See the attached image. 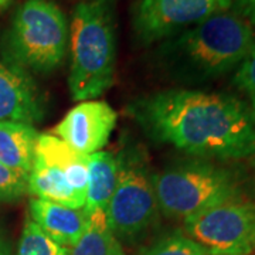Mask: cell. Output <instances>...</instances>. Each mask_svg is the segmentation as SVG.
<instances>
[{
	"label": "cell",
	"instance_id": "cell-1",
	"mask_svg": "<svg viewBox=\"0 0 255 255\" xmlns=\"http://www.w3.org/2000/svg\"><path fill=\"white\" fill-rule=\"evenodd\" d=\"M132 114L152 139L187 155L221 160L255 155L251 112L236 97L173 88L140 98Z\"/></svg>",
	"mask_w": 255,
	"mask_h": 255
},
{
	"label": "cell",
	"instance_id": "cell-2",
	"mask_svg": "<svg viewBox=\"0 0 255 255\" xmlns=\"http://www.w3.org/2000/svg\"><path fill=\"white\" fill-rule=\"evenodd\" d=\"M254 40L253 26L227 10L167 38L159 48L157 58L176 75L210 80L243 63Z\"/></svg>",
	"mask_w": 255,
	"mask_h": 255
},
{
	"label": "cell",
	"instance_id": "cell-3",
	"mask_svg": "<svg viewBox=\"0 0 255 255\" xmlns=\"http://www.w3.org/2000/svg\"><path fill=\"white\" fill-rule=\"evenodd\" d=\"M114 0H84L73 11L68 87L77 102L95 100L115 78L117 43Z\"/></svg>",
	"mask_w": 255,
	"mask_h": 255
},
{
	"label": "cell",
	"instance_id": "cell-4",
	"mask_svg": "<svg viewBox=\"0 0 255 255\" xmlns=\"http://www.w3.org/2000/svg\"><path fill=\"white\" fill-rule=\"evenodd\" d=\"M68 40L67 17L53 0H24L3 38V58L28 74L47 75L63 65Z\"/></svg>",
	"mask_w": 255,
	"mask_h": 255
},
{
	"label": "cell",
	"instance_id": "cell-5",
	"mask_svg": "<svg viewBox=\"0 0 255 255\" xmlns=\"http://www.w3.org/2000/svg\"><path fill=\"white\" fill-rule=\"evenodd\" d=\"M156 200L166 217L189 219L224 201L243 197L236 174L206 160L177 163L153 174Z\"/></svg>",
	"mask_w": 255,
	"mask_h": 255
},
{
	"label": "cell",
	"instance_id": "cell-6",
	"mask_svg": "<svg viewBox=\"0 0 255 255\" xmlns=\"http://www.w3.org/2000/svg\"><path fill=\"white\" fill-rule=\"evenodd\" d=\"M117 159L118 180L105 216L118 240H133L152 226L159 210L153 174L137 147H125Z\"/></svg>",
	"mask_w": 255,
	"mask_h": 255
},
{
	"label": "cell",
	"instance_id": "cell-7",
	"mask_svg": "<svg viewBox=\"0 0 255 255\" xmlns=\"http://www.w3.org/2000/svg\"><path fill=\"white\" fill-rule=\"evenodd\" d=\"M184 231L209 254L251 255L255 251V201L228 200L184 220Z\"/></svg>",
	"mask_w": 255,
	"mask_h": 255
},
{
	"label": "cell",
	"instance_id": "cell-8",
	"mask_svg": "<svg viewBox=\"0 0 255 255\" xmlns=\"http://www.w3.org/2000/svg\"><path fill=\"white\" fill-rule=\"evenodd\" d=\"M234 0H140L133 16L139 43L149 46L182 33L221 11Z\"/></svg>",
	"mask_w": 255,
	"mask_h": 255
},
{
	"label": "cell",
	"instance_id": "cell-9",
	"mask_svg": "<svg viewBox=\"0 0 255 255\" xmlns=\"http://www.w3.org/2000/svg\"><path fill=\"white\" fill-rule=\"evenodd\" d=\"M118 115L105 101H82L54 128V135L74 150L90 156L101 152L117 127Z\"/></svg>",
	"mask_w": 255,
	"mask_h": 255
},
{
	"label": "cell",
	"instance_id": "cell-10",
	"mask_svg": "<svg viewBox=\"0 0 255 255\" xmlns=\"http://www.w3.org/2000/svg\"><path fill=\"white\" fill-rule=\"evenodd\" d=\"M44 117V104L30 74L0 58V121L34 125Z\"/></svg>",
	"mask_w": 255,
	"mask_h": 255
},
{
	"label": "cell",
	"instance_id": "cell-11",
	"mask_svg": "<svg viewBox=\"0 0 255 255\" xmlns=\"http://www.w3.org/2000/svg\"><path fill=\"white\" fill-rule=\"evenodd\" d=\"M30 219L57 244L71 248L82 237L88 226L84 209H74L54 201L31 199L28 203Z\"/></svg>",
	"mask_w": 255,
	"mask_h": 255
},
{
	"label": "cell",
	"instance_id": "cell-12",
	"mask_svg": "<svg viewBox=\"0 0 255 255\" xmlns=\"http://www.w3.org/2000/svg\"><path fill=\"white\" fill-rule=\"evenodd\" d=\"M37 156L47 164L58 169L67 182L85 200L88 182V156L74 150L54 133H40Z\"/></svg>",
	"mask_w": 255,
	"mask_h": 255
},
{
	"label": "cell",
	"instance_id": "cell-13",
	"mask_svg": "<svg viewBox=\"0 0 255 255\" xmlns=\"http://www.w3.org/2000/svg\"><path fill=\"white\" fill-rule=\"evenodd\" d=\"M38 132L30 124L0 121V163L28 174L37 155Z\"/></svg>",
	"mask_w": 255,
	"mask_h": 255
},
{
	"label": "cell",
	"instance_id": "cell-14",
	"mask_svg": "<svg viewBox=\"0 0 255 255\" xmlns=\"http://www.w3.org/2000/svg\"><path fill=\"white\" fill-rule=\"evenodd\" d=\"M118 180V159L111 152H97L88 156V182L84 210L87 214L105 211Z\"/></svg>",
	"mask_w": 255,
	"mask_h": 255
},
{
	"label": "cell",
	"instance_id": "cell-15",
	"mask_svg": "<svg viewBox=\"0 0 255 255\" xmlns=\"http://www.w3.org/2000/svg\"><path fill=\"white\" fill-rule=\"evenodd\" d=\"M27 193L34 199L54 201L74 209H84V197L70 186L65 176L37 155L31 172L28 173Z\"/></svg>",
	"mask_w": 255,
	"mask_h": 255
},
{
	"label": "cell",
	"instance_id": "cell-16",
	"mask_svg": "<svg viewBox=\"0 0 255 255\" xmlns=\"http://www.w3.org/2000/svg\"><path fill=\"white\" fill-rule=\"evenodd\" d=\"M88 217L87 230L68 250L70 255H127L121 241L108 226L105 211H95Z\"/></svg>",
	"mask_w": 255,
	"mask_h": 255
},
{
	"label": "cell",
	"instance_id": "cell-17",
	"mask_svg": "<svg viewBox=\"0 0 255 255\" xmlns=\"http://www.w3.org/2000/svg\"><path fill=\"white\" fill-rule=\"evenodd\" d=\"M16 255H70L68 248L57 244L31 219L26 220Z\"/></svg>",
	"mask_w": 255,
	"mask_h": 255
},
{
	"label": "cell",
	"instance_id": "cell-18",
	"mask_svg": "<svg viewBox=\"0 0 255 255\" xmlns=\"http://www.w3.org/2000/svg\"><path fill=\"white\" fill-rule=\"evenodd\" d=\"M142 255H210L209 251L187 234L174 231L157 238Z\"/></svg>",
	"mask_w": 255,
	"mask_h": 255
},
{
	"label": "cell",
	"instance_id": "cell-19",
	"mask_svg": "<svg viewBox=\"0 0 255 255\" xmlns=\"http://www.w3.org/2000/svg\"><path fill=\"white\" fill-rule=\"evenodd\" d=\"M28 174L0 163V201H16L27 193Z\"/></svg>",
	"mask_w": 255,
	"mask_h": 255
},
{
	"label": "cell",
	"instance_id": "cell-20",
	"mask_svg": "<svg viewBox=\"0 0 255 255\" xmlns=\"http://www.w3.org/2000/svg\"><path fill=\"white\" fill-rule=\"evenodd\" d=\"M234 84L241 91L247 92L250 98H255V40L246 58L238 65Z\"/></svg>",
	"mask_w": 255,
	"mask_h": 255
},
{
	"label": "cell",
	"instance_id": "cell-21",
	"mask_svg": "<svg viewBox=\"0 0 255 255\" xmlns=\"http://www.w3.org/2000/svg\"><path fill=\"white\" fill-rule=\"evenodd\" d=\"M233 13L243 17L248 21L251 26L255 24V0H234L233 6Z\"/></svg>",
	"mask_w": 255,
	"mask_h": 255
},
{
	"label": "cell",
	"instance_id": "cell-22",
	"mask_svg": "<svg viewBox=\"0 0 255 255\" xmlns=\"http://www.w3.org/2000/svg\"><path fill=\"white\" fill-rule=\"evenodd\" d=\"M0 255H11L9 243L0 236Z\"/></svg>",
	"mask_w": 255,
	"mask_h": 255
},
{
	"label": "cell",
	"instance_id": "cell-23",
	"mask_svg": "<svg viewBox=\"0 0 255 255\" xmlns=\"http://www.w3.org/2000/svg\"><path fill=\"white\" fill-rule=\"evenodd\" d=\"M250 112H251V119H253V124H254L255 128V98H251V108H250Z\"/></svg>",
	"mask_w": 255,
	"mask_h": 255
},
{
	"label": "cell",
	"instance_id": "cell-24",
	"mask_svg": "<svg viewBox=\"0 0 255 255\" xmlns=\"http://www.w3.org/2000/svg\"><path fill=\"white\" fill-rule=\"evenodd\" d=\"M10 1H11V0H0V10L7 9V7H9Z\"/></svg>",
	"mask_w": 255,
	"mask_h": 255
},
{
	"label": "cell",
	"instance_id": "cell-25",
	"mask_svg": "<svg viewBox=\"0 0 255 255\" xmlns=\"http://www.w3.org/2000/svg\"><path fill=\"white\" fill-rule=\"evenodd\" d=\"M210 255H236V254H210Z\"/></svg>",
	"mask_w": 255,
	"mask_h": 255
}]
</instances>
